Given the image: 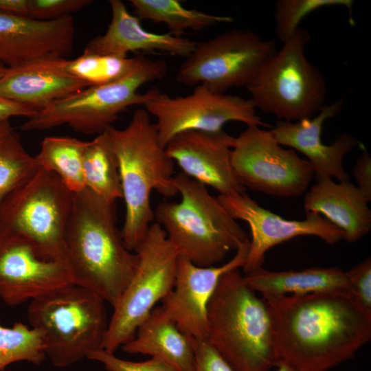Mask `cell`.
Returning a JSON list of instances; mask_svg holds the SVG:
<instances>
[{
    "mask_svg": "<svg viewBox=\"0 0 371 371\" xmlns=\"http://www.w3.org/2000/svg\"><path fill=\"white\" fill-rule=\"evenodd\" d=\"M93 2L91 0H30L29 17L48 21L71 16Z\"/></svg>",
    "mask_w": 371,
    "mask_h": 371,
    "instance_id": "34",
    "label": "cell"
},
{
    "mask_svg": "<svg viewBox=\"0 0 371 371\" xmlns=\"http://www.w3.org/2000/svg\"><path fill=\"white\" fill-rule=\"evenodd\" d=\"M0 67H4V66H3L2 65L0 64Z\"/></svg>",
    "mask_w": 371,
    "mask_h": 371,
    "instance_id": "41",
    "label": "cell"
},
{
    "mask_svg": "<svg viewBox=\"0 0 371 371\" xmlns=\"http://www.w3.org/2000/svg\"><path fill=\"white\" fill-rule=\"evenodd\" d=\"M39 168L35 157L25 149L10 120L0 121V205Z\"/></svg>",
    "mask_w": 371,
    "mask_h": 371,
    "instance_id": "28",
    "label": "cell"
},
{
    "mask_svg": "<svg viewBox=\"0 0 371 371\" xmlns=\"http://www.w3.org/2000/svg\"><path fill=\"white\" fill-rule=\"evenodd\" d=\"M235 137L223 129L189 131L176 135L165 147L168 157L188 177L221 195L245 193L234 172L231 154Z\"/></svg>",
    "mask_w": 371,
    "mask_h": 371,
    "instance_id": "17",
    "label": "cell"
},
{
    "mask_svg": "<svg viewBox=\"0 0 371 371\" xmlns=\"http://www.w3.org/2000/svg\"><path fill=\"white\" fill-rule=\"evenodd\" d=\"M232 166L245 188L280 197L299 196L307 190L314 172L309 162L285 149L270 130L248 125L235 137Z\"/></svg>",
    "mask_w": 371,
    "mask_h": 371,
    "instance_id": "12",
    "label": "cell"
},
{
    "mask_svg": "<svg viewBox=\"0 0 371 371\" xmlns=\"http://www.w3.org/2000/svg\"><path fill=\"white\" fill-rule=\"evenodd\" d=\"M8 68L6 67H0V78H1L6 72Z\"/></svg>",
    "mask_w": 371,
    "mask_h": 371,
    "instance_id": "40",
    "label": "cell"
},
{
    "mask_svg": "<svg viewBox=\"0 0 371 371\" xmlns=\"http://www.w3.org/2000/svg\"><path fill=\"white\" fill-rule=\"evenodd\" d=\"M0 11L29 17L30 0H0Z\"/></svg>",
    "mask_w": 371,
    "mask_h": 371,
    "instance_id": "38",
    "label": "cell"
},
{
    "mask_svg": "<svg viewBox=\"0 0 371 371\" xmlns=\"http://www.w3.org/2000/svg\"><path fill=\"white\" fill-rule=\"evenodd\" d=\"M130 3L139 19L164 23L170 34L178 36L188 30L201 31L234 21L231 16L186 8L178 0H131Z\"/></svg>",
    "mask_w": 371,
    "mask_h": 371,
    "instance_id": "26",
    "label": "cell"
},
{
    "mask_svg": "<svg viewBox=\"0 0 371 371\" xmlns=\"http://www.w3.org/2000/svg\"><path fill=\"white\" fill-rule=\"evenodd\" d=\"M248 238L236 250L234 256L219 266L199 267L179 255L172 291L161 306L167 316L190 339L205 341L207 308L221 278L245 265L249 249Z\"/></svg>",
    "mask_w": 371,
    "mask_h": 371,
    "instance_id": "16",
    "label": "cell"
},
{
    "mask_svg": "<svg viewBox=\"0 0 371 371\" xmlns=\"http://www.w3.org/2000/svg\"><path fill=\"white\" fill-rule=\"evenodd\" d=\"M278 361L326 371L352 358L371 339V315L348 291L262 295Z\"/></svg>",
    "mask_w": 371,
    "mask_h": 371,
    "instance_id": "1",
    "label": "cell"
},
{
    "mask_svg": "<svg viewBox=\"0 0 371 371\" xmlns=\"http://www.w3.org/2000/svg\"><path fill=\"white\" fill-rule=\"evenodd\" d=\"M134 252L135 272L113 308L102 349L115 352L130 341L139 326L172 291L179 253L157 223H153Z\"/></svg>",
    "mask_w": 371,
    "mask_h": 371,
    "instance_id": "10",
    "label": "cell"
},
{
    "mask_svg": "<svg viewBox=\"0 0 371 371\" xmlns=\"http://www.w3.org/2000/svg\"><path fill=\"white\" fill-rule=\"evenodd\" d=\"M310 41L300 27L245 87L256 108L279 120L311 118L325 105L326 84L304 54Z\"/></svg>",
    "mask_w": 371,
    "mask_h": 371,
    "instance_id": "8",
    "label": "cell"
},
{
    "mask_svg": "<svg viewBox=\"0 0 371 371\" xmlns=\"http://www.w3.org/2000/svg\"><path fill=\"white\" fill-rule=\"evenodd\" d=\"M273 40H264L249 30L234 29L197 43L179 67L176 80L183 85H203L225 93L246 87L276 52Z\"/></svg>",
    "mask_w": 371,
    "mask_h": 371,
    "instance_id": "11",
    "label": "cell"
},
{
    "mask_svg": "<svg viewBox=\"0 0 371 371\" xmlns=\"http://www.w3.org/2000/svg\"><path fill=\"white\" fill-rule=\"evenodd\" d=\"M106 132L117 160L125 205L121 234L126 247L134 251L155 220L152 191L166 198L178 194L173 183L175 163L144 109H136L125 128L111 126Z\"/></svg>",
    "mask_w": 371,
    "mask_h": 371,
    "instance_id": "3",
    "label": "cell"
},
{
    "mask_svg": "<svg viewBox=\"0 0 371 371\" xmlns=\"http://www.w3.org/2000/svg\"><path fill=\"white\" fill-rule=\"evenodd\" d=\"M65 251L73 283L113 308L138 264L137 255L126 247L117 228L115 202L86 188L73 193Z\"/></svg>",
    "mask_w": 371,
    "mask_h": 371,
    "instance_id": "2",
    "label": "cell"
},
{
    "mask_svg": "<svg viewBox=\"0 0 371 371\" xmlns=\"http://www.w3.org/2000/svg\"><path fill=\"white\" fill-rule=\"evenodd\" d=\"M352 174L357 181V188L367 200L371 201V157L366 148L356 161Z\"/></svg>",
    "mask_w": 371,
    "mask_h": 371,
    "instance_id": "36",
    "label": "cell"
},
{
    "mask_svg": "<svg viewBox=\"0 0 371 371\" xmlns=\"http://www.w3.org/2000/svg\"><path fill=\"white\" fill-rule=\"evenodd\" d=\"M85 188L102 199H122L117 160L106 132L88 141L83 157Z\"/></svg>",
    "mask_w": 371,
    "mask_h": 371,
    "instance_id": "27",
    "label": "cell"
},
{
    "mask_svg": "<svg viewBox=\"0 0 371 371\" xmlns=\"http://www.w3.org/2000/svg\"><path fill=\"white\" fill-rule=\"evenodd\" d=\"M343 104L344 98H341L329 105H324L311 118L294 122L278 120L270 130L279 144L291 147L308 158L316 181L333 177L339 181L350 179L344 170L343 159L346 154L360 144L359 141L348 133L341 135L330 145L324 144L322 139L324 123L337 115Z\"/></svg>",
    "mask_w": 371,
    "mask_h": 371,
    "instance_id": "19",
    "label": "cell"
},
{
    "mask_svg": "<svg viewBox=\"0 0 371 371\" xmlns=\"http://www.w3.org/2000/svg\"><path fill=\"white\" fill-rule=\"evenodd\" d=\"M352 4L351 0H278L275 3L274 12L277 36L283 43L300 27L299 24L303 18L326 6L346 7L350 13V23L354 25Z\"/></svg>",
    "mask_w": 371,
    "mask_h": 371,
    "instance_id": "31",
    "label": "cell"
},
{
    "mask_svg": "<svg viewBox=\"0 0 371 371\" xmlns=\"http://www.w3.org/2000/svg\"><path fill=\"white\" fill-rule=\"evenodd\" d=\"M121 348L128 354L148 355L177 371H192L195 355L190 338L156 306L139 326L134 337Z\"/></svg>",
    "mask_w": 371,
    "mask_h": 371,
    "instance_id": "23",
    "label": "cell"
},
{
    "mask_svg": "<svg viewBox=\"0 0 371 371\" xmlns=\"http://www.w3.org/2000/svg\"><path fill=\"white\" fill-rule=\"evenodd\" d=\"M105 303L75 284L30 302V326L42 333L45 357L54 366L66 368L102 349L109 322Z\"/></svg>",
    "mask_w": 371,
    "mask_h": 371,
    "instance_id": "6",
    "label": "cell"
},
{
    "mask_svg": "<svg viewBox=\"0 0 371 371\" xmlns=\"http://www.w3.org/2000/svg\"><path fill=\"white\" fill-rule=\"evenodd\" d=\"M368 201L349 181L338 183L330 178L317 181L304 196L305 212L322 215L342 230L344 240L355 242L371 229Z\"/></svg>",
    "mask_w": 371,
    "mask_h": 371,
    "instance_id": "22",
    "label": "cell"
},
{
    "mask_svg": "<svg viewBox=\"0 0 371 371\" xmlns=\"http://www.w3.org/2000/svg\"><path fill=\"white\" fill-rule=\"evenodd\" d=\"M138 58L82 53L74 60L66 59L65 69L89 86L101 85L126 75L136 65Z\"/></svg>",
    "mask_w": 371,
    "mask_h": 371,
    "instance_id": "30",
    "label": "cell"
},
{
    "mask_svg": "<svg viewBox=\"0 0 371 371\" xmlns=\"http://www.w3.org/2000/svg\"><path fill=\"white\" fill-rule=\"evenodd\" d=\"M45 357L43 339L39 330L20 322L12 327L0 324V371L16 362L40 364Z\"/></svg>",
    "mask_w": 371,
    "mask_h": 371,
    "instance_id": "29",
    "label": "cell"
},
{
    "mask_svg": "<svg viewBox=\"0 0 371 371\" xmlns=\"http://www.w3.org/2000/svg\"><path fill=\"white\" fill-rule=\"evenodd\" d=\"M179 202L163 201L154 219L179 255L199 267L214 266L249 238L217 197L182 172L173 177Z\"/></svg>",
    "mask_w": 371,
    "mask_h": 371,
    "instance_id": "5",
    "label": "cell"
},
{
    "mask_svg": "<svg viewBox=\"0 0 371 371\" xmlns=\"http://www.w3.org/2000/svg\"><path fill=\"white\" fill-rule=\"evenodd\" d=\"M65 58L44 59L8 68L0 78V98L37 113L52 102L89 87L65 70Z\"/></svg>",
    "mask_w": 371,
    "mask_h": 371,
    "instance_id": "20",
    "label": "cell"
},
{
    "mask_svg": "<svg viewBox=\"0 0 371 371\" xmlns=\"http://www.w3.org/2000/svg\"><path fill=\"white\" fill-rule=\"evenodd\" d=\"M72 198L57 175L39 168L1 204L0 229L24 236L42 256L68 266L65 234Z\"/></svg>",
    "mask_w": 371,
    "mask_h": 371,
    "instance_id": "9",
    "label": "cell"
},
{
    "mask_svg": "<svg viewBox=\"0 0 371 371\" xmlns=\"http://www.w3.org/2000/svg\"><path fill=\"white\" fill-rule=\"evenodd\" d=\"M75 34L71 16L41 21L0 11V64L16 68L65 58L73 49Z\"/></svg>",
    "mask_w": 371,
    "mask_h": 371,
    "instance_id": "18",
    "label": "cell"
},
{
    "mask_svg": "<svg viewBox=\"0 0 371 371\" xmlns=\"http://www.w3.org/2000/svg\"><path fill=\"white\" fill-rule=\"evenodd\" d=\"M349 293L354 301L371 315V258L346 271Z\"/></svg>",
    "mask_w": 371,
    "mask_h": 371,
    "instance_id": "33",
    "label": "cell"
},
{
    "mask_svg": "<svg viewBox=\"0 0 371 371\" xmlns=\"http://www.w3.org/2000/svg\"><path fill=\"white\" fill-rule=\"evenodd\" d=\"M243 278L251 289L261 295L349 292L346 271L339 267H311L281 271L260 267L246 273Z\"/></svg>",
    "mask_w": 371,
    "mask_h": 371,
    "instance_id": "24",
    "label": "cell"
},
{
    "mask_svg": "<svg viewBox=\"0 0 371 371\" xmlns=\"http://www.w3.org/2000/svg\"><path fill=\"white\" fill-rule=\"evenodd\" d=\"M217 199L235 220L244 221L249 226L251 240L243 267L245 274L262 267L269 249L294 237L314 236L328 244L344 240L342 230L314 212H305L306 218L302 221L287 220L261 207L245 192L218 194Z\"/></svg>",
    "mask_w": 371,
    "mask_h": 371,
    "instance_id": "14",
    "label": "cell"
},
{
    "mask_svg": "<svg viewBox=\"0 0 371 371\" xmlns=\"http://www.w3.org/2000/svg\"><path fill=\"white\" fill-rule=\"evenodd\" d=\"M144 106L155 117L158 137L164 148L179 133L218 131L232 121L271 127L256 114L250 99L217 92L203 85L194 87L190 94L184 96L172 97L159 90Z\"/></svg>",
    "mask_w": 371,
    "mask_h": 371,
    "instance_id": "13",
    "label": "cell"
},
{
    "mask_svg": "<svg viewBox=\"0 0 371 371\" xmlns=\"http://www.w3.org/2000/svg\"><path fill=\"white\" fill-rule=\"evenodd\" d=\"M88 141L67 137L49 136L41 143L34 156L40 168L57 175L72 193L85 188L83 157Z\"/></svg>",
    "mask_w": 371,
    "mask_h": 371,
    "instance_id": "25",
    "label": "cell"
},
{
    "mask_svg": "<svg viewBox=\"0 0 371 371\" xmlns=\"http://www.w3.org/2000/svg\"><path fill=\"white\" fill-rule=\"evenodd\" d=\"M205 341L234 371H269L278 362L267 304L239 269L221 278L209 302Z\"/></svg>",
    "mask_w": 371,
    "mask_h": 371,
    "instance_id": "4",
    "label": "cell"
},
{
    "mask_svg": "<svg viewBox=\"0 0 371 371\" xmlns=\"http://www.w3.org/2000/svg\"><path fill=\"white\" fill-rule=\"evenodd\" d=\"M87 359L102 364L106 371H177L157 359L133 361L121 359L115 353L103 349L92 352Z\"/></svg>",
    "mask_w": 371,
    "mask_h": 371,
    "instance_id": "32",
    "label": "cell"
},
{
    "mask_svg": "<svg viewBox=\"0 0 371 371\" xmlns=\"http://www.w3.org/2000/svg\"><path fill=\"white\" fill-rule=\"evenodd\" d=\"M109 5L111 20L106 32L92 38L83 53L126 57L128 52H160L186 58L196 45L188 38L144 29L120 0H110Z\"/></svg>",
    "mask_w": 371,
    "mask_h": 371,
    "instance_id": "21",
    "label": "cell"
},
{
    "mask_svg": "<svg viewBox=\"0 0 371 371\" xmlns=\"http://www.w3.org/2000/svg\"><path fill=\"white\" fill-rule=\"evenodd\" d=\"M36 113L25 106L0 98V121L10 120V117L17 116L28 118Z\"/></svg>",
    "mask_w": 371,
    "mask_h": 371,
    "instance_id": "37",
    "label": "cell"
},
{
    "mask_svg": "<svg viewBox=\"0 0 371 371\" xmlns=\"http://www.w3.org/2000/svg\"><path fill=\"white\" fill-rule=\"evenodd\" d=\"M167 66L161 60L139 56L134 68L123 77L101 85L89 86L56 100L34 115L21 126L25 131H46L67 125L87 135L104 133L128 107L142 105L159 89L139 92L144 85L162 79Z\"/></svg>",
    "mask_w": 371,
    "mask_h": 371,
    "instance_id": "7",
    "label": "cell"
},
{
    "mask_svg": "<svg viewBox=\"0 0 371 371\" xmlns=\"http://www.w3.org/2000/svg\"><path fill=\"white\" fill-rule=\"evenodd\" d=\"M275 367L277 368L276 371H302L286 362L281 361H279Z\"/></svg>",
    "mask_w": 371,
    "mask_h": 371,
    "instance_id": "39",
    "label": "cell"
},
{
    "mask_svg": "<svg viewBox=\"0 0 371 371\" xmlns=\"http://www.w3.org/2000/svg\"><path fill=\"white\" fill-rule=\"evenodd\" d=\"M190 339L195 355L192 371H234L205 341Z\"/></svg>",
    "mask_w": 371,
    "mask_h": 371,
    "instance_id": "35",
    "label": "cell"
},
{
    "mask_svg": "<svg viewBox=\"0 0 371 371\" xmlns=\"http://www.w3.org/2000/svg\"><path fill=\"white\" fill-rule=\"evenodd\" d=\"M74 284L68 266L42 256L24 236L0 229V297L8 306Z\"/></svg>",
    "mask_w": 371,
    "mask_h": 371,
    "instance_id": "15",
    "label": "cell"
}]
</instances>
